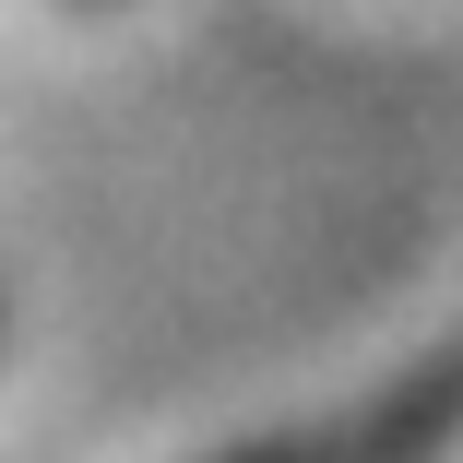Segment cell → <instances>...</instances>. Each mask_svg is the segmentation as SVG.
Segmentation results:
<instances>
[{
	"label": "cell",
	"mask_w": 463,
	"mask_h": 463,
	"mask_svg": "<svg viewBox=\"0 0 463 463\" xmlns=\"http://www.w3.org/2000/svg\"><path fill=\"white\" fill-rule=\"evenodd\" d=\"M463 439V345L428 368V381H404L381 416H356L345 439H286V451H261V463H439Z\"/></svg>",
	"instance_id": "1"
}]
</instances>
